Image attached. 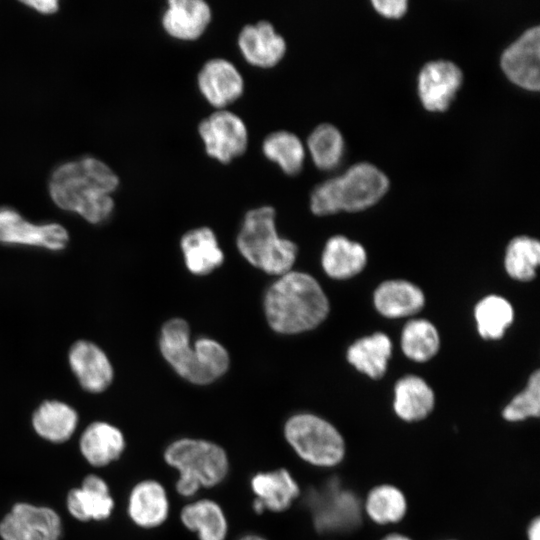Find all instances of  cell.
I'll return each mask as SVG.
<instances>
[{
    "label": "cell",
    "instance_id": "obj_6",
    "mask_svg": "<svg viewBox=\"0 0 540 540\" xmlns=\"http://www.w3.org/2000/svg\"><path fill=\"white\" fill-rule=\"evenodd\" d=\"M288 446L304 462L321 468L334 467L345 456L340 432L325 419L311 413L290 416L283 427Z\"/></svg>",
    "mask_w": 540,
    "mask_h": 540
},
{
    "label": "cell",
    "instance_id": "obj_15",
    "mask_svg": "<svg viewBox=\"0 0 540 540\" xmlns=\"http://www.w3.org/2000/svg\"><path fill=\"white\" fill-rule=\"evenodd\" d=\"M237 45L243 58L259 68L276 66L285 56V38L267 20L244 25L238 33Z\"/></svg>",
    "mask_w": 540,
    "mask_h": 540
},
{
    "label": "cell",
    "instance_id": "obj_39",
    "mask_svg": "<svg viewBox=\"0 0 540 540\" xmlns=\"http://www.w3.org/2000/svg\"><path fill=\"white\" fill-rule=\"evenodd\" d=\"M238 540H268V539L260 534L248 533L241 536Z\"/></svg>",
    "mask_w": 540,
    "mask_h": 540
},
{
    "label": "cell",
    "instance_id": "obj_24",
    "mask_svg": "<svg viewBox=\"0 0 540 540\" xmlns=\"http://www.w3.org/2000/svg\"><path fill=\"white\" fill-rule=\"evenodd\" d=\"M180 244L185 264L193 274L206 275L223 262L224 255L217 238L208 227H199L186 232Z\"/></svg>",
    "mask_w": 540,
    "mask_h": 540
},
{
    "label": "cell",
    "instance_id": "obj_5",
    "mask_svg": "<svg viewBox=\"0 0 540 540\" xmlns=\"http://www.w3.org/2000/svg\"><path fill=\"white\" fill-rule=\"evenodd\" d=\"M275 215L271 206L249 210L237 236V247L251 265L268 274L281 276L290 271L296 259L297 246L278 235Z\"/></svg>",
    "mask_w": 540,
    "mask_h": 540
},
{
    "label": "cell",
    "instance_id": "obj_26",
    "mask_svg": "<svg viewBox=\"0 0 540 540\" xmlns=\"http://www.w3.org/2000/svg\"><path fill=\"white\" fill-rule=\"evenodd\" d=\"M394 411L402 420L413 422L424 419L434 407V393L420 377L409 375L395 385Z\"/></svg>",
    "mask_w": 540,
    "mask_h": 540
},
{
    "label": "cell",
    "instance_id": "obj_22",
    "mask_svg": "<svg viewBox=\"0 0 540 540\" xmlns=\"http://www.w3.org/2000/svg\"><path fill=\"white\" fill-rule=\"evenodd\" d=\"M180 521L198 540H226L228 520L221 505L212 499L188 502L180 511Z\"/></svg>",
    "mask_w": 540,
    "mask_h": 540
},
{
    "label": "cell",
    "instance_id": "obj_28",
    "mask_svg": "<svg viewBox=\"0 0 540 540\" xmlns=\"http://www.w3.org/2000/svg\"><path fill=\"white\" fill-rule=\"evenodd\" d=\"M261 148L264 156L283 173L294 176L302 170L306 149L295 133L284 129L270 132L263 139Z\"/></svg>",
    "mask_w": 540,
    "mask_h": 540
},
{
    "label": "cell",
    "instance_id": "obj_4",
    "mask_svg": "<svg viewBox=\"0 0 540 540\" xmlns=\"http://www.w3.org/2000/svg\"><path fill=\"white\" fill-rule=\"evenodd\" d=\"M165 463L178 473L176 492L185 498L203 488H213L227 477L229 457L219 444L201 438L182 437L170 442L163 453Z\"/></svg>",
    "mask_w": 540,
    "mask_h": 540
},
{
    "label": "cell",
    "instance_id": "obj_36",
    "mask_svg": "<svg viewBox=\"0 0 540 540\" xmlns=\"http://www.w3.org/2000/svg\"><path fill=\"white\" fill-rule=\"evenodd\" d=\"M371 4L381 15L392 18L401 17L408 8L407 0H373Z\"/></svg>",
    "mask_w": 540,
    "mask_h": 540
},
{
    "label": "cell",
    "instance_id": "obj_10",
    "mask_svg": "<svg viewBox=\"0 0 540 540\" xmlns=\"http://www.w3.org/2000/svg\"><path fill=\"white\" fill-rule=\"evenodd\" d=\"M311 505L315 527L321 532L349 531L361 522L357 496L337 483L331 482L324 490L315 493Z\"/></svg>",
    "mask_w": 540,
    "mask_h": 540
},
{
    "label": "cell",
    "instance_id": "obj_33",
    "mask_svg": "<svg viewBox=\"0 0 540 540\" xmlns=\"http://www.w3.org/2000/svg\"><path fill=\"white\" fill-rule=\"evenodd\" d=\"M436 328L425 319L409 321L403 328L401 348L411 360L424 362L431 359L439 349Z\"/></svg>",
    "mask_w": 540,
    "mask_h": 540
},
{
    "label": "cell",
    "instance_id": "obj_7",
    "mask_svg": "<svg viewBox=\"0 0 540 540\" xmlns=\"http://www.w3.org/2000/svg\"><path fill=\"white\" fill-rule=\"evenodd\" d=\"M205 152L220 163H229L245 153L249 133L244 120L228 109H216L198 124Z\"/></svg>",
    "mask_w": 540,
    "mask_h": 540
},
{
    "label": "cell",
    "instance_id": "obj_27",
    "mask_svg": "<svg viewBox=\"0 0 540 540\" xmlns=\"http://www.w3.org/2000/svg\"><path fill=\"white\" fill-rule=\"evenodd\" d=\"M365 264L366 252L359 243L341 235L327 241L322 254V266L331 278H350L358 274Z\"/></svg>",
    "mask_w": 540,
    "mask_h": 540
},
{
    "label": "cell",
    "instance_id": "obj_14",
    "mask_svg": "<svg viewBox=\"0 0 540 540\" xmlns=\"http://www.w3.org/2000/svg\"><path fill=\"white\" fill-rule=\"evenodd\" d=\"M463 73L452 61L438 59L427 62L418 75V95L429 111H444L461 87Z\"/></svg>",
    "mask_w": 540,
    "mask_h": 540
},
{
    "label": "cell",
    "instance_id": "obj_12",
    "mask_svg": "<svg viewBox=\"0 0 540 540\" xmlns=\"http://www.w3.org/2000/svg\"><path fill=\"white\" fill-rule=\"evenodd\" d=\"M197 87L215 109H226L244 92V78L233 62L213 57L203 63L197 74Z\"/></svg>",
    "mask_w": 540,
    "mask_h": 540
},
{
    "label": "cell",
    "instance_id": "obj_37",
    "mask_svg": "<svg viewBox=\"0 0 540 540\" xmlns=\"http://www.w3.org/2000/svg\"><path fill=\"white\" fill-rule=\"evenodd\" d=\"M24 4L40 11L41 13H53L58 8V2L55 0L45 1H23Z\"/></svg>",
    "mask_w": 540,
    "mask_h": 540
},
{
    "label": "cell",
    "instance_id": "obj_11",
    "mask_svg": "<svg viewBox=\"0 0 540 540\" xmlns=\"http://www.w3.org/2000/svg\"><path fill=\"white\" fill-rule=\"evenodd\" d=\"M67 230L57 224H33L10 208H0V243L60 251L68 243Z\"/></svg>",
    "mask_w": 540,
    "mask_h": 540
},
{
    "label": "cell",
    "instance_id": "obj_8",
    "mask_svg": "<svg viewBox=\"0 0 540 540\" xmlns=\"http://www.w3.org/2000/svg\"><path fill=\"white\" fill-rule=\"evenodd\" d=\"M389 188L384 172L369 162H359L335 177L337 210L355 212L378 202Z\"/></svg>",
    "mask_w": 540,
    "mask_h": 540
},
{
    "label": "cell",
    "instance_id": "obj_17",
    "mask_svg": "<svg viewBox=\"0 0 540 540\" xmlns=\"http://www.w3.org/2000/svg\"><path fill=\"white\" fill-rule=\"evenodd\" d=\"M68 361L81 387L90 393L105 391L113 380V367L109 358L93 342H75L69 350Z\"/></svg>",
    "mask_w": 540,
    "mask_h": 540
},
{
    "label": "cell",
    "instance_id": "obj_16",
    "mask_svg": "<svg viewBox=\"0 0 540 540\" xmlns=\"http://www.w3.org/2000/svg\"><path fill=\"white\" fill-rule=\"evenodd\" d=\"M250 486L255 495L253 509L256 513L284 512L300 495L297 481L286 468L258 472L252 476Z\"/></svg>",
    "mask_w": 540,
    "mask_h": 540
},
{
    "label": "cell",
    "instance_id": "obj_18",
    "mask_svg": "<svg viewBox=\"0 0 540 540\" xmlns=\"http://www.w3.org/2000/svg\"><path fill=\"white\" fill-rule=\"evenodd\" d=\"M212 20V9L204 0H169L161 16L165 32L177 40L201 37Z\"/></svg>",
    "mask_w": 540,
    "mask_h": 540
},
{
    "label": "cell",
    "instance_id": "obj_40",
    "mask_svg": "<svg viewBox=\"0 0 540 540\" xmlns=\"http://www.w3.org/2000/svg\"><path fill=\"white\" fill-rule=\"evenodd\" d=\"M382 540H411V539L400 534H390V535H387Z\"/></svg>",
    "mask_w": 540,
    "mask_h": 540
},
{
    "label": "cell",
    "instance_id": "obj_1",
    "mask_svg": "<svg viewBox=\"0 0 540 540\" xmlns=\"http://www.w3.org/2000/svg\"><path fill=\"white\" fill-rule=\"evenodd\" d=\"M118 184V177L105 163L85 158L58 167L51 177L49 191L58 207L98 224L111 215L114 202L110 194Z\"/></svg>",
    "mask_w": 540,
    "mask_h": 540
},
{
    "label": "cell",
    "instance_id": "obj_19",
    "mask_svg": "<svg viewBox=\"0 0 540 540\" xmlns=\"http://www.w3.org/2000/svg\"><path fill=\"white\" fill-rule=\"evenodd\" d=\"M169 511L168 493L159 481L145 479L131 489L127 513L136 526L144 529L157 528L165 523Z\"/></svg>",
    "mask_w": 540,
    "mask_h": 540
},
{
    "label": "cell",
    "instance_id": "obj_23",
    "mask_svg": "<svg viewBox=\"0 0 540 540\" xmlns=\"http://www.w3.org/2000/svg\"><path fill=\"white\" fill-rule=\"evenodd\" d=\"M36 434L51 443H63L74 434L78 425L76 410L59 400H46L34 411L31 419Z\"/></svg>",
    "mask_w": 540,
    "mask_h": 540
},
{
    "label": "cell",
    "instance_id": "obj_3",
    "mask_svg": "<svg viewBox=\"0 0 540 540\" xmlns=\"http://www.w3.org/2000/svg\"><path fill=\"white\" fill-rule=\"evenodd\" d=\"M189 326L185 320L167 321L159 339L160 351L166 361L184 379L205 385L223 375L229 366V355L217 341L198 339L190 345Z\"/></svg>",
    "mask_w": 540,
    "mask_h": 540
},
{
    "label": "cell",
    "instance_id": "obj_31",
    "mask_svg": "<svg viewBox=\"0 0 540 540\" xmlns=\"http://www.w3.org/2000/svg\"><path fill=\"white\" fill-rule=\"evenodd\" d=\"M479 334L485 339H499L513 321V308L501 296L489 295L475 307Z\"/></svg>",
    "mask_w": 540,
    "mask_h": 540
},
{
    "label": "cell",
    "instance_id": "obj_2",
    "mask_svg": "<svg viewBox=\"0 0 540 540\" xmlns=\"http://www.w3.org/2000/svg\"><path fill=\"white\" fill-rule=\"evenodd\" d=\"M264 310L273 330L295 334L318 326L328 314L329 303L312 276L289 271L268 289Z\"/></svg>",
    "mask_w": 540,
    "mask_h": 540
},
{
    "label": "cell",
    "instance_id": "obj_20",
    "mask_svg": "<svg viewBox=\"0 0 540 540\" xmlns=\"http://www.w3.org/2000/svg\"><path fill=\"white\" fill-rule=\"evenodd\" d=\"M66 506L76 520L100 521L111 516L114 500L106 481L98 475L90 474L82 480L80 487L68 492Z\"/></svg>",
    "mask_w": 540,
    "mask_h": 540
},
{
    "label": "cell",
    "instance_id": "obj_25",
    "mask_svg": "<svg viewBox=\"0 0 540 540\" xmlns=\"http://www.w3.org/2000/svg\"><path fill=\"white\" fill-rule=\"evenodd\" d=\"M374 304L379 313L388 318L415 314L424 305V295L414 284L405 280L383 282L374 293Z\"/></svg>",
    "mask_w": 540,
    "mask_h": 540
},
{
    "label": "cell",
    "instance_id": "obj_29",
    "mask_svg": "<svg viewBox=\"0 0 540 540\" xmlns=\"http://www.w3.org/2000/svg\"><path fill=\"white\" fill-rule=\"evenodd\" d=\"M391 341L383 333H375L356 341L347 352L348 361L370 378H381L391 355Z\"/></svg>",
    "mask_w": 540,
    "mask_h": 540
},
{
    "label": "cell",
    "instance_id": "obj_21",
    "mask_svg": "<svg viewBox=\"0 0 540 540\" xmlns=\"http://www.w3.org/2000/svg\"><path fill=\"white\" fill-rule=\"evenodd\" d=\"M126 448L122 431L108 422L89 424L79 439V450L94 467H104L118 460Z\"/></svg>",
    "mask_w": 540,
    "mask_h": 540
},
{
    "label": "cell",
    "instance_id": "obj_30",
    "mask_svg": "<svg viewBox=\"0 0 540 540\" xmlns=\"http://www.w3.org/2000/svg\"><path fill=\"white\" fill-rule=\"evenodd\" d=\"M306 144L312 161L319 169L332 170L340 164L345 142L342 133L333 124L317 125L310 132Z\"/></svg>",
    "mask_w": 540,
    "mask_h": 540
},
{
    "label": "cell",
    "instance_id": "obj_34",
    "mask_svg": "<svg viewBox=\"0 0 540 540\" xmlns=\"http://www.w3.org/2000/svg\"><path fill=\"white\" fill-rule=\"evenodd\" d=\"M540 262V244L536 239L519 236L511 240L505 254V269L516 280L529 281Z\"/></svg>",
    "mask_w": 540,
    "mask_h": 540
},
{
    "label": "cell",
    "instance_id": "obj_35",
    "mask_svg": "<svg viewBox=\"0 0 540 540\" xmlns=\"http://www.w3.org/2000/svg\"><path fill=\"white\" fill-rule=\"evenodd\" d=\"M540 414V373L536 370L526 388L504 408L502 416L509 422H519Z\"/></svg>",
    "mask_w": 540,
    "mask_h": 540
},
{
    "label": "cell",
    "instance_id": "obj_32",
    "mask_svg": "<svg viewBox=\"0 0 540 540\" xmlns=\"http://www.w3.org/2000/svg\"><path fill=\"white\" fill-rule=\"evenodd\" d=\"M406 509L404 494L398 488L387 484L374 487L365 501L367 515L378 524L399 522Z\"/></svg>",
    "mask_w": 540,
    "mask_h": 540
},
{
    "label": "cell",
    "instance_id": "obj_38",
    "mask_svg": "<svg viewBox=\"0 0 540 540\" xmlns=\"http://www.w3.org/2000/svg\"><path fill=\"white\" fill-rule=\"evenodd\" d=\"M527 535L528 540H540V520L538 517L530 523Z\"/></svg>",
    "mask_w": 540,
    "mask_h": 540
},
{
    "label": "cell",
    "instance_id": "obj_9",
    "mask_svg": "<svg viewBox=\"0 0 540 540\" xmlns=\"http://www.w3.org/2000/svg\"><path fill=\"white\" fill-rule=\"evenodd\" d=\"M62 521L50 507L19 502L0 521L2 540H59Z\"/></svg>",
    "mask_w": 540,
    "mask_h": 540
},
{
    "label": "cell",
    "instance_id": "obj_13",
    "mask_svg": "<svg viewBox=\"0 0 540 540\" xmlns=\"http://www.w3.org/2000/svg\"><path fill=\"white\" fill-rule=\"evenodd\" d=\"M540 29L536 25L525 30L501 55V67L518 86L537 91L539 77Z\"/></svg>",
    "mask_w": 540,
    "mask_h": 540
}]
</instances>
